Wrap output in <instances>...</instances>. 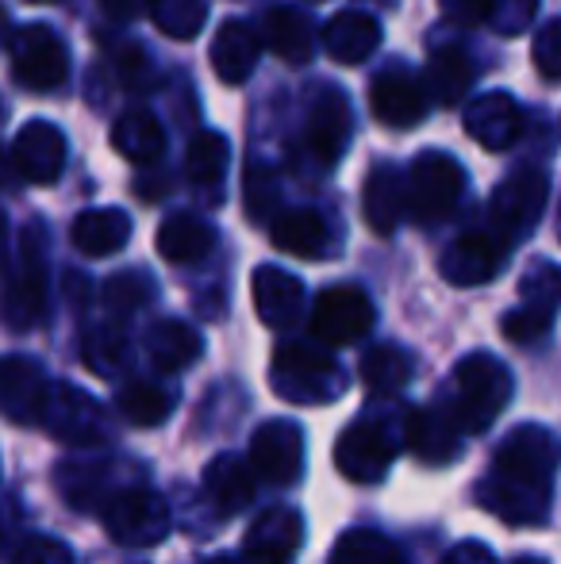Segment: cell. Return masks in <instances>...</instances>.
<instances>
[{
    "label": "cell",
    "instance_id": "cell-1",
    "mask_svg": "<svg viewBox=\"0 0 561 564\" xmlns=\"http://www.w3.org/2000/svg\"><path fill=\"white\" fill-rule=\"evenodd\" d=\"M558 465L561 438L550 426H516L496 449L493 473L477 484V503L508 527H539L550 514Z\"/></svg>",
    "mask_w": 561,
    "mask_h": 564
},
{
    "label": "cell",
    "instance_id": "cell-2",
    "mask_svg": "<svg viewBox=\"0 0 561 564\" xmlns=\"http://www.w3.org/2000/svg\"><path fill=\"white\" fill-rule=\"evenodd\" d=\"M350 377L343 365L331 357V349L312 346V341H281L270 361V388L289 403L300 408H320L335 403L346 392Z\"/></svg>",
    "mask_w": 561,
    "mask_h": 564
},
{
    "label": "cell",
    "instance_id": "cell-3",
    "mask_svg": "<svg viewBox=\"0 0 561 564\" xmlns=\"http://www.w3.org/2000/svg\"><path fill=\"white\" fill-rule=\"evenodd\" d=\"M511 400V372L500 357L470 354L454 369V403L450 411L457 415L462 431L485 434L500 419V411Z\"/></svg>",
    "mask_w": 561,
    "mask_h": 564
},
{
    "label": "cell",
    "instance_id": "cell-4",
    "mask_svg": "<svg viewBox=\"0 0 561 564\" xmlns=\"http://www.w3.org/2000/svg\"><path fill=\"white\" fill-rule=\"evenodd\" d=\"M400 446H404V426L385 411H366L362 419H354L335 442V468L350 484H377L385 480V473L392 468Z\"/></svg>",
    "mask_w": 561,
    "mask_h": 564
},
{
    "label": "cell",
    "instance_id": "cell-5",
    "mask_svg": "<svg viewBox=\"0 0 561 564\" xmlns=\"http://www.w3.org/2000/svg\"><path fill=\"white\" fill-rule=\"evenodd\" d=\"M100 522H105L108 538L116 545H123V550H154L173 530L170 503L154 488H147V484L116 488L100 503Z\"/></svg>",
    "mask_w": 561,
    "mask_h": 564
},
{
    "label": "cell",
    "instance_id": "cell-6",
    "mask_svg": "<svg viewBox=\"0 0 561 564\" xmlns=\"http://www.w3.org/2000/svg\"><path fill=\"white\" fill-rule=\"evenodd\" d=\"M462 193H465V170L457 165V158L439 154V150H427V154L416 158L404 177V204L416 224L423 227L442 224V219L454 216Z\"/></svg>",
    "mask_w": 561,
    "mask_h": 564
},
{
    "label": "cell",
    "instance_id": "cell-7",
    "mask_svg": "<svg viewBox=\"0 0 561 564\" xmlns=\"http://www.w3.org/2000/svg\"><path fill=\"white\" fill-rule=\"evenodd\" d=\"M550 196V177L542 170H516L496 185L493 200H488V230L500 235L508 246L524 242L542 219Z\"/></svg>",
    "mask_w": 561,
    "mask_h": 564
},
{
    "label": "cell",
    "instance_id": "cell-8",
    "mask_svg": "<svg viewBox=\"0 0 561 564\" xmlns=\"http://www.w3.org/2000/svg\"><path fill=\"white\" fill-rule=\"evenodd\" d=\"M374 330V300L358 284H331L315 296L312 307V338L323 349L354 346Z\"/></svg>",
    "mask_w": 561,
    "mask_h": 564
},
{
    "label": "cell",
    "instance_id": "cell-9",
    "mask_svg": "<svg viewBox=\"0 0 561 564\" xmlns=\"http://www.w3.org/2000/svg\"><path fill=\"white\" fill-rule=\"evenodd\" d=\"M8 54H12V77L31 93L58 89L69 74L66 43L46 23H28V28L15 31Z\"/></svg>",
    "mask_w": 561,
    "mask_h": 564
},
{
    "label": "cell",
    "instance_id": "cell-10",
    "mask_svg": "<svg viewBox=\"0 0 561 564\" xmlns=\"http://www.w3.org/2000/svg\"><path fill=\"white\" fill-rule=\"evenodd\" d=\"M46 315V265L39 253V230L31 238L23 235V258L20 265L8 273L4 292H0V319L8 330L23 335V330L39 327Z\"/></svg>",
    "mask_w": 561,
    "mask_h": 564
},
{
    "label": "cell",
    "instance_id": "cell-11",
    "mask_svg": "<svg viewBox=\"0 0 561 564\" xmlns=\"http://www.w3.org/2000/svg\"><path fill=\"white\" fill-rule=\"evenodd\" d=\"M250 473L273 488H289L304 473V431L292 419H270L250 434Z\"/></svg>",
    "mask_w": 561,
    "mask_h": 564
},
{
    "label": "cell",
    "instance_id": "cell-12",
    "mask_svg": "<svg viewBox=\"0 0 561 564\" xmlns=\"http://www.w3.org/2000/svg\"><path fill=\"white\" fill-rule=\"evenodd\" d=\"M39 426H46L66 446H100V442H108L105 408L77 384H51Z\"/></svg>",
    "mask_w": 561,
    "mask_h": 564
},
{
    "label": "cell",
    "instance_id": "cell-13",
    "mask_svg": "<svg viewBox=\"0 0 561 564\" xmlns=\"http://www.w3.org/2000/svg\"><path fill=\"white\" fill-rule=\"evenodd\" d=\"M508 250L511 246L500 235H493L488 227L465 230V235H457L446 246L439 269L454 289H477V284H488L500 273L504 261H508Z\"/></svg>",
    "mask_w": 561,
    "mask_h": 564
},
{
    "label": "cell",
    "instance_id": "cell-14",
    "mask_svg": "<svg viewBox=\"0 0 561 564\" xmlns=\"http://www.w3.org/2000/svg\"><path fill=\"white\" fill-rule=\"evenodd\" d=\"M354 134L350 123V105L335 85H320L308 100V119H304V147L320 165H335L343 158L346 142Z\"/></svg>",
    "mask_w": 561,
    "mask_h": 564
},
{
    "label": "cell",
    "instance_id": "cell-15",
    "mask_svg": "<svg viewBox=\"0 0 561 564\" xmlns=\"http://www.w3.org/2000/svg\"><path fill=\"white\" fill-rule=\"evenodd\" d=\"M46 395H51V380L43 365L20 354L0 357V415L20 426H39Z\"/></svg>",
    "mask_w": 561,
    "mask_h": 564
},
{
    "label": "cell",
    "instance_id": "cell-16",
    "mask_svg": "<svg viewBox=\"0 0 561 564\" xmlns=\"http://www.w3.org/2000/svg\"><path fill=\"white\" fill-rule=\"evenodd\" d=\"M431 97L420 77H412L408 69H385L374 85H369V112L377 123L392 127V131H412L423 123Z\"/></svg>",
    "mask_w": 561,
    "mask_h": 564
},
{
    "label": "cell",
    "instance_id": "cell-17",
    "mask_svg": "<svg viewBox=\"0 0 561 564\" xmlns=\"http://www.w3.org/2000/svg\"><path fill=\"white\" fill-rule=\"evenodd\" d=\"M462 423L450 411V403H427L404 419V446L423 465H450L462 453Z\"/></svg>",
    "mask_w": 561,
    "mask_h": 564
},
{
    "label": "cell",
    "instance_id": "cell-18",
    "mask_svg": "<svg viewBox=\"0 0 561 564\" xmlns=\"http://www.w3.org/2000/svg\"><path fill=\"white\" fill-rule=\"evenodd\" d=\"M12 165L31 185H54L66 170V134L46 119H31L12 142Z\"/></svg>",
    "mask_w": 561,
    "mask_h": 564
},
{
    "label": "cell",
    "instance_id": "cell-19",
    "mask_svg": "<svg viewBox=\"0 0 561 564\" xmlns=\"http://www.w3.org/2000/svg\"><path fill=\"white\" fill-rule=\"evenodd\" d=\"M300 542H304V519L296 507H266L255 522H250L247 538H242V553L250 564H289L296 557Z\"/></svg>",
    "mask_w": 561,
    "mask_h": 564
},
{
    "label": "cell",
    "instance_id": "cell-20",
    "mask_svg": "<svg viewBox=\"0 0 561 564\" xmlns=\"http://www.w3.org/2000/svg\"><path fill=\"white\" fill-rule=\"evenodd\" d=\"M524 131L527 116L519 108V100L508 97V93H485V97H477L465 108V134L485 150H493V154L516 147Z\"/></svg>",
    "mask_w": 561,
    "mask_h": 564
},
{
    "label": "cell",
    "instance_id": "cell-21",
    "mask_svg": "<svg viewBox=\"0 0 561 564\" xmlns=\"http://www.w3.org/2000/svg\"><path fill=\"white\" fill-rule=\"evenodd\" d=\"M250 296H255L258 319L270 330H289L304 312V284L292 276L289 269L278 265H258L250 276Z\"/></svg>",
    "mask_w": 561,
    "mask_h": 564
},
{
    "label": "cell",
    "instance_id": "cell-22",
    "mask_svg": "<svg viewBox=\"0 0 561 564\" xmlns=\"http://www.w3.org/2000/svg\"><path fill=\"white\" fill-rule=\"evenodd\" d=\"M270 242L278 246L281 253H292V258H331L335 250V235H331V224L312 208H289L278 212V219L270 224Z\"/></svg>",
    "mask_w": 561,
    "mask_h": 564
},
{
    "label": "cell",
    "instance_id": "cell-23",
    "mask_svg": "<svg viewBox=\"0 0 561 564\" xmlns=\"http://www.w3.org/2000/svg\"><path fill=\"white\" fill-rule=\"evenodd\" d=\"M323 51L331 54L343 66H358L369 54L381 46V23L369 12H358V8H346V12H335L320 31Z\"/></svg>",
    "mask_w": 561,
    "mask_h": 564
},
{
    "label": "cell",
    "instance_id": "cell-24",
    "mask_svg": "<svg viewBox=\"0 0 561 564\" xmlns=\"http://www.w3.org/2000/svg\"><path fill=\"white\" fill-rule=\"evenodd\" d=\"M539 0H442V15L462 28H496L504 35H519L535 23Z\"/></svg>",
    "mask_w": 561,
    "mask_h": 564
},
{
    "label": "cell",
    "instance_id": "cell-25",
    "mask_svg": "<svg viewBox=\"0 0 561 564\" xmlns=\"http://www.w3.org/2000/svg\"><path fill=\"white\" fill-rule=\"evenodd\" d=\"M362 216L374 235L389 238L397 235L400 219L408 216V204H404V177H400L397 165H377L369 170L366 188H362Z\"/></svg>",
    "mask_w": 561,
    "mask_h": 564
},
{
    "label": "cell",
    "instance_id": "cell-26",
    "mask_svg": "<svg viewBox=\"0 0 561 564\" xmlns=\"http://www.w3.org/2000/svg\"><path fill=\"white\" fill-rule=\"evenodd\" d=\"M201 484H204L208 503L216 507L224 519L247 511L250 499H255V473H250L247 460L235 457V453H219V457H212L208 468H204V476H201Z\"/></svg>",
    "mask_w": 561,
    "mask_h": 564
},
{
    "label": "cell",
    "instance_id": "cell-27",
    "mask_svg": "<svg viewBox=\"0 0 561 564\" xmlns=\"http://www.w3.org/2000/svg\"><path fill=\"white\" fill-rule=\"evenodd\" d=\"M258 51H262V39L250 23L242 20H227L224 28L212 39V69L224 85H242L258 66Z\"/></svg>",
    "mask_w": 561,
    "mask_h": 564
},
{
    "label": "cell",
    "instance_id": "cell-28",
    "mask_svg": "<svg viewBox=\"0 0 561 564\" xmlns=\"http://www.w3.org/2000/svg\"><path fill=\"white\" fill-rule=\"evenodd\" d=\"M154 246L170 265H196L216 246V227L208 219L193 216V212H177V216H170L158 227Z\"/></svg>",
    "mask_w": 561,
    "mask_h": 564
},
{
    "label": "cell",
    "instance_id": "cell-29",
    "mask_svg": "<svg viewBox=\"0 0 561 564\" xmlns=\"http://www.w3.org/2000/svg\"><path fill=\"white\" fill-rule=\"evenodd\" d=\"M69 238H74V246L85 258H112V253H120L128 246L131 216L120 208H89L74 219Z\"/></svg>",
    "mask_w": 561,
    "mask_h": 564
},
{
    "label": "cell",
    "instance_id": "cell-30",
    "mask_svg": "<svg viewBox=\"0 0 561 564\" xmlns=\"http://www.w3.org/2000/svg\"><path fill=\"white\" fill-rule=\"evenodd\" d=\"M204 354V338L185 319H158L147 330V357L158 372H181Z\"/></svg>",
    "mask_w": 561,
    "mask_h": 564
},
{
    "label": "cell",
    "instance_id": "cell-31",
    "mask_svg": "<svg viewBox=\"0 0 561 564\" xmlns=\"http://www.w3.org/2000/svg\"><path fill=\"white\" fill-rule=\"evenodd\" d=\"M262 43L270 46L281 62L304 66V62L312 58L315 35L304 12H296V8H289V4H273V8H266V15H262Z\"/></svg>",
    "mask_w": 561,
    "mask_h": 564
},
{
    "label": "cell",
    "instance_id": "cell-32",
    "mask_svg": "<svg viewBox=\"0 0 561 564\" xmlns=\"http://www.w3.org/2000/svg\"><path fill=\"white\" fill-rule=\"evenodd\" d=\"M473 82H477V66L462 46H442L427 62V97L439 100L442 108H454L470 97Z\"/></svg>",
    "mask_w": 561,
    "mask_h": 564
},
{
    "label": "cell",
    "instance_id": "cell-33",
    "mask_svg": "<svg viewBox=\"0 0 561 564\" xmlns=\"http://www.w3.org/2000/svg\"><path fill=\"white\" fill-rule=\"evenodd\" d=\"M412 369H416L412 357L400 346H392V341L366 349L358 361V377H362V384H366V392L381 395V400H392V395L404 392V388L412 384Z\"/></svg>",
    "mask_w": 561,
    "mask_h": 564
},
{
    "label": "cell",
    "instance_id": "cell-34",
    "mask_svg": "<svg viewBox=\"0 0 561 564\" xmlns=\"http://www.w3.org/2000/svg\"><path fill=\"white\" fill-rule=\"evenodd\" d=\"M112 147H116V154L128 158V162L150 165L165 154V131L154 116L136 108V112H123L112 123Z\"/></svg>",
    "mask_w": 561,
    "mask_h": 564
},
{
    "label": "cell",
    "instance_id": "cell-35",
    "mask_svg": "<svg viewBox=\"0 0 561 564\" xmlns=\"http://www.w3.org/2000/svg\"><path fill=\"white\" fill-rule=\"evenodd\" d=\"M116 408L131 426H162L177 408V392L158 380H128L116 395Z\"/></svg>",
    "mask_w": 561,
    "mask_h": 564
},
{
    "label": "cell",
    "instance_id": "cell-36",
    "mask_svg": "<svg viewBox=\"0 0 561 564\" xmlns=\"http://www.w3.org/2000/svg\"><path fill=\"white\" fill-rule=\"evenodd\" d=\"M142 8H147L150 23L177 43L196 39L208 23V0H142Z\"/></svg>",
    "mask_w": 561,
    "mask_h": 564
},
{
    "label": "cell",
    "instance_id": "cell-37",
    "mask_svg": "<svg viewBox=\"0 0 561 564\" xmlns=\"http://www.w3.org/2000/svg\"><path fill=\"white\" fill-rule=\"evenodd\" d=\"M227 162H231V147L219 131H201L193 142H188V158L185 170L188 181L201 188H216L227 173Z\"/></svg>",
    "mask_w": 561,
    "mask_h": 564
},
{
    "label": "cell",
    "instance_id": "cell-38",
    "mask_svg": "<svg viewBox=\"0 0 561 564\" xmlns=\"http://www.w3.org/2000/svg\"><path fill=\"white\" fill-rule=\"evenodd\" d=\"M331 564H404V553L377 530H346L331 550Z\"/></svg>",
    "mask_w": 561,
    "mask_h": 564
},
{
    "label": "cell",
    "instance_id": "cell-39",
    "mask_svg": "<svg viewBox=\"0 0 561 564\" xmlns=\"http://www.w3.org/2000/svg\"><path fill=\"white\" fill-rule=\"evenodd\" d=\"M242 204H247V216L255 224H273L281 208V185L278 173L266 162H255L247 170V181H242Z\"/></svg>",
    "mask_w": 561,
    "mask_h": 564
},
{
    "label": "cell",
    "instance_id": "cell-40",
    "mask_svg": "<svg viewBox=\"0 0 561 564\" xmlns=\"http://www.w3.org/2000/svg\"><path fill=\"white\" fill-rule=\"evenodd\" d=\"M82 361L89 365L100 377H116V372L128 365V338L120 327H97L85 335L82 346Z\"/></svg>",
    "mask_w": 561,
    "mask_h": 564
},
{
    "label": "cell",
    "instance_id": "cell-41",
    "mask_svg": "<svg viewBox=\"0 0 561 564\" xmlns=\"http://www.w3.org/2000/svg\"><path fill=\"white\" fill-rule=\"evenodd\" d=\"M58 488L66 491V499L74 507H93L97 499H108L112 491H105V465H89V460H66L58 468Z\"/></svg>",
    "mask_w": 561,
    "mask_h": 564
},
{
    "label": "cell",
    "instance_id": "cell-42",
    "mask_svg": "<svg viewBox=\"0 0 561 564\" xmlns=\"http://www.w3.org/2000/svg\"><path fill=\"white\" fill-rule=\"evenodd\" d=\"M150 296H154V281L147 273H136V269L105 281V307L112 315H136L139 307L150 304Z\"/></svg>",
    "mask_w": 561,
    "mask_h": 564
},
{
    "label": "cell",
    "instance_id": "cell-43",
    "mask_svg": "<svg viewBox=\"0 0 561 564\" xmlns=\"http://www.w3.org/2000/svg\"><path fill=\"white\" fill-rule=\"evenodd\" d=\"M519 300L542 312H558L561 307V269L554 261H535L519 281Z\"/></svg>",
    "mask_w": 561,
    "mask_h": 564
},
{
    "label": "cell",
    "instance_id": "cell-44",
    "mask_svg": "<svg viewBox=\"0 0 561 564\" xmlns=\"http://www.w3.org/2000/svg\"><path fill=\"white\" fill-rule=\"evenodd\" d=\"M550 327H554V312H542V307H531V304L511 307L500 323L504 338L516 341V346H535V341H542L550 335Z\"/></svg>",
    "mask_w": 561,
    "mask_h": 564
},
{
    "label": "cell",
    "instance_id": "cell-45",
    "mask_svg": "<svg viewBox=\"0 0 561 564\" xmlns=\"http://www.w3.org/2000/svg\"><path fill=\"white\" fill-rule=\"evenodd\" d=\"M12 564H74V550L58 538H46V534H31L15 545Z\"/></svg>",
    "mask_w": 561,
    "mask_h": 564
},
{
    "label": "cell",
    "instance_id": "cell-46",
    "mask_svg": "<svg viewBox=\"0 0 561 564\" xmlns=\"http://www.w3.org/2000/svg\"><path fill=\"white\" fill-rule=\"evenodd\" d=\"M535 66L547 82H561V15L535 31Z\"/></svg>",
    "mask_w": 561,
    "mask_h": 564
},
{
    "label": "cell",
    "instance_id": "cell-47",
    "mask_svg": "<svg viewBox=\"0 0 561 564\" xmlns=\"http://www.w3.org/2000/svg\"><path fill=\"white\" fill-rule=\"evenodd\" d=\"M442 564H496V557L485 542H473L470 538V542H457L454 550H446Z\"/></svg>",
    "mask_w": 561,
    "mask_h": 564
},
{
    "label": "cell",
    "instance_id": "cell-48",
    "mask_svg": "<svg viewBox=\"0 0 561 564\" xmlns=\"http://www.w3.org/2000/svg\"><path fill=\"white\" fill-rule=\"evenodd\" d=\"M120 74H123V82H128V89H150L147 85V54H142L139 46H128V51H123Z\"/></svg>",
    "mask_w": 561,
    "mask_h": 564
},
{
    "label": "cell",
    "instance_id": "cell-49",
    "mask_svg": "<svg viewBox=\"0 0 561 564\" xmlns=\"http://www.w3.org/2000/svg\"><path fill=\"white\" fill-rule=\"evenodd\" d=\"M97 4L105 8V15H112V20H131L142 8V0H97Z\"/></svg>",
    "mask_w": 561,
    "mask_h": 564
},
{
    "label": "cell",
    "instance_id": "cell-50",
    "mask_svg": "<svg viewBox=\"0 0 561 564\" xmlns=\"http://www.w3.org/2000/svg\"><path fill=\"white\" fill-rule=\"evenodd\" d=\"M15 177H20V173H15V165H12V154L0 150V188H12Z\"/></svg>",
    "mask_w": 561,
    "mask_h": 564
},
{
    "label": "cell",
    "instance_id": "cell-51",
    "mask_svg": "<svg viewBox=\"0 0 561 564\" xmlns=\"http://www.w3.org/2000/svg\"><path fill=\"white\" fill-rule=\"evenodd\" d=\"M4 258H8V216L0 208V269H4Z\"/></svg>",
    "mask_w": 561,
    "mask_h": 564
},
{
    "label": "cell",
    "instance_id": "cell-52",
    "mask_svg": "<svg viewBox=\"0 0 561 564\" xmlns=\"http://www.w3.org/2000/svg\"><path fill=\"white\" fill-rule=\"evenodd\" d=\"M8 39V12H4V4H0V43Z\"/></svg>",
    "mask_w": 561,
    "mask_h": 564
},
{
    "label": "cell",
    "instance_id": "cell-53",
    "mask_svg": "<svg viewBox=\"0 0 561 564\" xmlns=\"http://www.w3.org/2000/svg\"><path fill=\"white\" fill-rule=\"evenodd\" d=\"M204 564H239V561H231V557H208Z\"/></svg>",
    "mask_w": 561,
    "mask_h": 564
},
{
    "label": "cell",
    "instance_id": "cell-54",
    "mask_svg": "<svg viewBox=\"0 0 561 564\" xmlns=\"http://www.w3.org/2000/svg\"><path fill=\"white\" fill-rule=\"evenodd\" d=\"M511 564H547L542 557H519V561H511Z\"/></svg>",
    "mask_w": 561,
    "mask_h": 564
},
{
    "label": "cell",
    "instance_id": "cell-55",
    "mask_svg": "<svg viewBox=\"0 0 561 564\" xmlns=\"http://www.w3.org/2000/svg\"><path fill=\"white\" fill-rule=\"evenodd\" d=\"M28 4H54V0H28Z\"/></svg>",
    "mask_w": 561,
    "mask_h": 564
},
{
    "label": "cell",
    "instance_id": "cell-56",
    "mask_svg": "<svg viewBox=\"0 0 561 564\" xmlns=\"http://www.w3.org/2000/svg\"><path fill=\"white\" fill-rule=\"evenodd\" d=\"M558 235H561V219H558Z\"/></svg>",
    "mask_w": 561,
    "mask_h": 564
}]
</instances>
